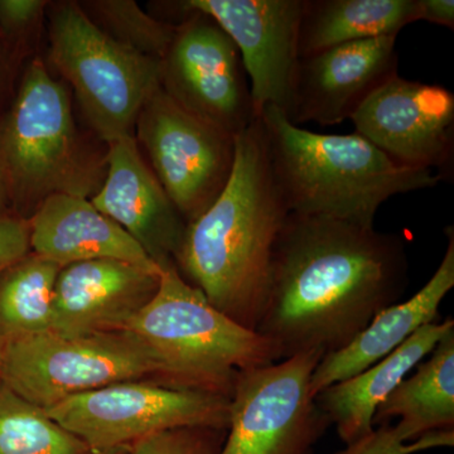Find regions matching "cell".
<instances>
[{
	"mask_svg": "<svg viewBox=\"0 0 454 454\" xmlns=\"http://www.w3.org/2000/svg\"><path fill=\"white\" fill-rule=\"evenodd\" d=\"M408 280L402 236L289 214L256 333L277 346L282 360L309 351L333 354L397 303Z\"/></svg>",
	"mask_w": 454,
	"mask_h": 454,
	"instance_id": "cell-1",
	"label": "cell"
},
{
	"mask_svg": "<svg viewBox=\"0 0 454 454\" xmlns=\"http://www.w3.org/2000/svg\"><path fill=\"white\" fill-rule=\"evenodd\" d=\"M288 216L258 118L235 137L229 182L216 201L187 223L176 267L211 306L256 331L267 304L274 249Z\"/></svg>",
	"mask_w": 454,
	"mask_h": 454,
	"instance_id": "cell-2",
	"label": "cell"
},
{
	"mask_svg": "<svg viewBox=\"0 0 454 454\" xmlns=\"http://www.w3.org/2000/svg\"><path fill=\"white\" fill-rule=\"evenodd\" d=\"M271 170L289 214L373 227L390 197L437 186L433 170L396 163L360 134H319L276 106L259 115Z\"/></svg>",
	"mask_w": 454,
	"mask_h": 454,
	"instance_id": "cell-3",
	"label": "cell"
},
{
	"mask_svg": "<svg viewBox=\"0 0 454 454\" xmlns=\"http://www.w3.org/2000/svg\"><path fill=\"white\" fill-rule=\"evenodd\" d=\"M160 268L157 293L125 331L160 361L164 387L231 399L241 372L282 360L271 340L211 306L175 262Z\"/></svg>",
	"mask_w": 454,
	"mask_h": 454,
	"instance_id": "cell-4",
	"label": "cell"
},
{
	"mask_svg": "<svg viewBox=\"0 0 454 454\" xmlns=\"http://www.w3.org/2000/svg\"><path fill=\"white\" fill-rule=\"evenodd\" d=\"M0 163L11 199L33 206L53 195L91 199L106 179L100 160L74 125L67 89L40 59L27 68L0 127Z\"/></svg>",
	"mask_w": 454,
	"mask_h": 454,
	"instance_id": "cell-5",
	"label": "cell"
},
{
	"mask_svg": "<svg viewBox=\"0 0 454 454\" xmlns=\"http://www.w3.org/2000/svg\"><path fill=\"white\" fill-rule=\"evenodd\" d=\"M50 61L73 86L86 121L106 143L134 134L137 118L160 86V61L113 40L80 3L51 7Z\"/></svg>",
	"mask_w": 454,
	"mask_h": 454,
	"instance_id": "cell-6",
	"label": "cell"
},
{
	"mask_svg": "<svg viewBox=\"0 0 454 454\" xmlns=\"http://www.w3.org/2000/svg\"><path fill=\"white\" fill-rule=\"evenodd\" d=\"M0 380L46 411L118 382L163 385V372L153 352L128 331L77 336L47 331L5 343Z\"/></svg>",
	"mask_w": 454,
	"mask_h": 454,
	"instance_id": "cell-7",
	"label": "cell"
},
{
	"mask_svg": "<svg viewBox=\"0 0 454 454\" xmlns=\"http://www.w3.org/2000/svg\"><path fill=\"white\" fill-rule=\"evenodd\" d=\"M44 411L94 452H101L130 446L163 430L227 429L230 399L154 381H125L67 397Z\"/></svg>",
	"mask_w": 454,
	"mask_h": 454,
	"instance_id": "cell-8",
	"label": "cell"
},
{
	"mask_svg": "<svg viewBox=\"0 0 454 454\" xmlns=\"http://www.w3.org/2000/svg\"><path fill=\"white\" fill-rule=\"evenodd\" d=\"M322 351L301 352L239 375L220 454H313L331 426L310 394Z\"/></svg>",
	"mask_w": 454,
	"mask_h": 454,
	"instance_id": "cell-9",
	"label": "cell"
},
{
	"mask_svg": "<svg viewBox=\"0 0 454 454\" xmlns=\"http://www.w3.org/2000/svg\"><path fill=\"white\" fill-rule=\"evenodd\" d=\"M134 129L167 196L184 223H192L229 182L235 137L187 112L160 86L140 109Z\"/></svg>",
	"mask_w": 454,
	"mask_h": 454,
	"instance_id": "cell-10",
	"label": "cell"
},
{
	"mask_svg": "<svg viewBox=\"0 0 454 454\" xmlns=\"http://www.w3.org/2000/svg\"><path fill=\"white\" fill-rule=\"evenodd\" d=\"M160 88L187 112L232 137L258 119L238 47L199 12L184 14L176 25L160 59Z\"/></svg>",
	"mask_w": 454,
	"mask_h": 454,
	"instance_id": "cell-11",
	"label": "cell"
},
{
	"mask_svg": "<svg viewBox=\"0 0 454 454\" xmlns=\"http://www.w3.org/2000/svg\"><path fill=\"white\" fill-rule=\"evenodd\" d=\"M355 133L387 157L413 169L452 177L454 95L441 85L399 74L376 90L351 118Z\"/></svg>",
	"mask_w": 454,
	"mask_h": 454,
	"instance_id": "cell-12",
	"label": "cell"
},
{
	"mask_svg": "<svg viewBox=\"0 0 454 454\" xmlns=\"http://www.w3.org/2000/svg\"><path fill=\"white\" fill-rule=\"evenodd\" d=\"M176 4L182 16L199 12L212 18L234 42L258 118L267 106L286 112L300 61L298 38L306 0H186Z\"/></svg>",
	"mask_w": 454,
	"mask_h": 454,
	"instance_id": "cell-13",
	"label": "cell"
},
{
	"mask_svg": "<svg viewBox=\"0 0 454 454\" xmlns=\"http://www.w3.org/2000/svg\"><path fill=\"white\" fill-rule=\"evenodd\" d=\"M376 408L373 429L334 454H411L454 444V330Z\"/></svg>",
	"mask_w": 454,
	"mask_h": 454,
	"instance_id": "cell-14",
	"label": "cell"
},
{
	"mask_svg": "<svg viewBox=\"0 0 454 454\" xmlns=\"http://www.w3.org/2000/svg\"><path fill=\"white\" fill-rule=\"evenodd\" d=\"M396 38L348 42L300 57L284 113L288 121L298 127L351 121L376 90L399 74Z\"/></svg>",
	"mask_w": 454,
	"mask_h": 454,
	"instance_id": "cell-15",
	"label": "cell"
},
{
	"mask_svg": "<svg viewBox=\"0 0 454 454\" xmlns=\"http://www.w3.org/2000/svg\"><path fill=\"white\" fill-rule=\"evenodd\" d=\"M106 145V179L90 201L124 229L158 267L175 262L187 223L143 158L134 134Z\"/></svg>",
	"mask_w": 454,
	"mask_h": 454,
	"instance_id": "cell-16",
	"label": "cell"
},
{
	"mask_svg": "<svg viewBox=\"0 0 454 454\" xmlns=\"http://www.w3.org/2000/svg\"><path fill=\"white\" fill-rule=\"evenodd\" d=\"M160 269L114 259L62 268L53 295L52 330L62 334L121 333L154 297Z\"/></svg>",
	"mask_w": 454,
	"mask_h": 454,
	"instance_id": "cell-17",
	"label": "cell"
},
{
	"mask_svg": "<svg viewBox=\"0 0 454 454\" xmlns=\"http://www.w3.org/2000/svg\"><path fill=\"white\" fill-rule=\"evenodd\" d=\"M448 247L428 283L411 300L381 310L349 345L325 355L310 378L313 397L331 385L348 380L375 365L423 325L437 322L439 306L454 286V232L447 227Z\"/></svg>",
	"mask_w": 454,
	"mask_h": 454,
	"instance_id": "cell-18",
	"label": "cell"
},
{
	"mask_svg": "<svg viewBox=\"0 0 454 454\" xmlns=\"http://www.w3.org/2000/svg\"><path fill=\"white\" fill-rule=\"evenodd\" d=\"M31 252L59 268L89 260L114 259L160 269L115 221L89 199L53 195L29 217Z\"/></svg>",
	"mask_w": 454,
	"mask_h": 454,
	"instance_id": "cell-19",
	"label": "cell"
},
{
	"mask_svg": "<svg viewBox=\"0 0 454 454\" xmlns=\"http://www.w3.org/2000/svg\"><path fill=\"white\" fill-rule=\"evenodd\" d=\"M454 330L452 318L423 325L403 345L365 372L331 385L315 397L316 404L346 446L372 434L376 408L417 365L428 356L439 340Z\"/></svg>",
	"mask_w": 454,
	"mask_h": 454,
	"instance_id": "cell-20",
	"label": "cell"
},
{
	"mask_svg": "<svg viewBox=\"0 0 454 454\" xmlns=\"http://www.w3.org/2000/svg\"><path fill=\"white\" fill-rule=\"evenodd\" d=\"M418 20V0H306L298 53L315 55L348 42L397 37Z\"/></svg>",
	"mask_w": 454,
	"mask_h": 454,
	"instance_id": "cell-21",
	"label": "cell"
},
{
	"mask_svg": "<svg viewBox=\"0 0 454 454\" xmlns=\"http://www.w3.org/2000/svg\"><path fill=\"white\" fill-rule=\"evenodd\" d=\"M62 268L29 252L0 274V340L52 330L53 295Z\"/></svg>",
	"mask_w": 454,
	"mask_h": 454,
	"instance_id": "cell-22",
	"label": "cell"
},
{
	"mask_svg": "<svg viewBox=\"0 0 454 454\" xmlns=\"http://www.w3.org/2000/svg\"><path fill=\"white\" fill-rule=\"evenodd\" d=\"M0 380V454H97Z\"/></svg>",
	"mask_w": 454,
	"mask_h": 454,
	"instance_id": "cell-23",
	"label": "cell"
},
{
	"mask_svg": "<svg viewBox=\"0 0 454 454\" xmlns=\"http://www.w3.org/2000/svg\"><path fill=\"white\" fill-rule=\"evenodd\" d=\"M80 5L113 40L160 61L175 35L176 25L149 16L133 0H91Z\"/></svg>",
	"mask_w": 454,
	"mask_h": 454,
	"instance_id": "cell-24",
	"label": "cell"
},
{
	"mask_svg": "<svg viewBox=\"0 0 454 454\" xmlns=\"http://www.w3.org/2000/svg\"><path fill=\"white\" fill-rule=\"evenodd\" d=\"M227 429L184 427L139 439L128 454H220Z\"/></svg>",
	"mask_w": 454,
	"mask_h": 454,
	"instance_id": "cell-25",
	"label": "cell"
},
{
	"mask_svg": "<svg viewBox=\"0 0 454 454\" xmlns=\"http://www.w3.org/2000/svg\"><path fill=\"white\" fill-rule=\"evenodd\" d=\"M29 252L28 219L0 216V274Z\"/></svg>",
	"mask_w": 454,
	"mask_h": 454,
	"instance_id": "cell-26",
	"label": "cell"
},
{
	"mask_svg": "<svg viewBox=\"0 0 454 454\" xmlns=\"http://www.w3.org/2000/svg\"><path fill=\"white\" fill-rule=\"evenodd\" d=\"M47 4L42 0H0V26L9 32L23 31L43 14Z\"/></svg>",
	"mask_w": 454,
	"mask_h": 454,
	"instance_id": "cell-27",
	"label": "cell"
},
{
	"mask_svg": "<svg viewBox=\"0 0 454 454\" xmlns=\"http://www.w3.org/2000/svg\"><path fill=\"white\" fill-rule=\"evenodd\" d=\"M418 20H427L453 29V0H418Z\"/></svg>",
	"mask_w": 454,
	"mask_h": 454,
	"instance_id": "cell-28",
	"label": "cell"
},
{
	"mask_svg": "<svg viewBox=\"0 0 454 454\" xmlns=\"http://www.w3.org/2000/svg\"><path fill=\"white\" fill-rule=\"evenodd\" d=\"M9 201H11V191H9L4 168H3L2 163H0V216H4Z\"/></svg>",
	"mask_w": 454,
	"mask_h": 454,
	"instance_id": "cell-29",
	"label": "cell"
},
{
	"mask_svg": "<svg viewBox=\"0 0 454 454\" xmlns=\"http://www.w3.org/2000/svg\"><path fill=\"white\" fill-rule=\"evenodd\" d=\"M129 452V446L110 448V450H101L97 454H128Z\"/></svg>",
	"mask_w": 454,
	"mask_h": 454,
	"instance_id": "cell-30",
	"label": "cell"
},
{
	"mask_svg": "<svg viewBox=\"0 0 454 454\" xmlns=\"http://www.w3.org/2000/svg\"><path fill=\"white\" fill-rule=\"evenodd\" d=\"M4 345H5V343L3 342V340H0V364H2L3 351H4Z\"/></svg>",
	"mask_w": 454,
	"mask_h": 454,
	"instance_id": "cell-31",
	"label": "cell"
}]
</instances>
